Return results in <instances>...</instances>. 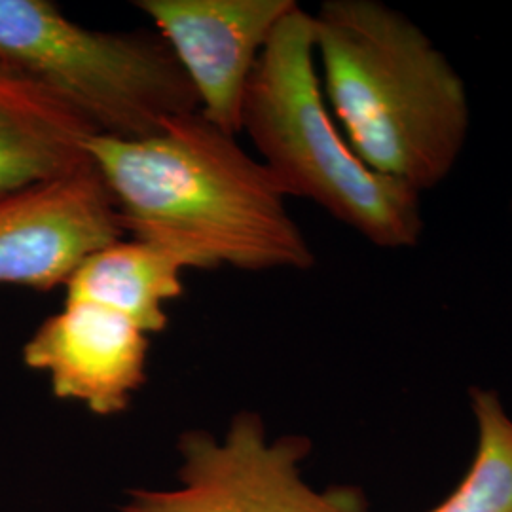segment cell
<instances>
[{"mask_svg": "<svg viewBox=\"0 0 512 512\" xmlns=\"http://www.w3.org/2000/svg\"><path fill=\"white\" fill-rule=\"evenodd\" d=\"M241 131L289 198L310 200L385 251L420 245V194L368 167L349 145L323 93L311 14L300 6L260 54Z\"/></svg>", "mask_w": 512, "mask_h": 512, "instance_id": "3", "label": "cell"}, {"mask_svg": "<svg viewBox=\"0 0 512 512\" xmlns=\"http://www.w3.org/2000/svg\"><path fill=\"white\" fill-rule=\"evenodd\" d=\"M88 154L126 236L164 249L184 270L308 272L317 262L272 171L202 112L145 139L95 135Z\"/></svg>", "mask_w": 512, "mask_h": 512, "instance_id": "1", "label": "cell"}, {"mask_svg": "<svg viewBox=\"0 0 512 512\" xmlns=\"http://www.w3.org/2000/svg\"><path fill=\"white\" fill-rule=\"evenodd\" d=\"M126 236L109 188L90 164L0 190V285L50 293L93 251Z\"/></svg>", "mask_w": 512, "mask_h": 512, "instance_id": "6", "label": "cell"}, {"mask_svg": "<svg viewBox=\"0 0 512 512\" xmlns=\"http://www.w3.org/2000/svg\"><path fill=\"white\" fill-rule=\"evenodd\" d=\"M511 215H512V198H511Z\"/></svg>", "mask_w": 512, "mask_h": 512, "instance_id": "12", "label": "cell"}, {"mask_svg": "<svg viewBox=\"0 0 512 512\" xmlns=\"http://www.w3.org/2000/svg\"><path fill=\"white\" fill-rule=\"evenodd\" d=\"M0 71L54 93L99 137L145 139L200 112L156 31L88 29L50 0H0Z\"/></svg>", "mask_w": 512, "mask_h": 512, "instance_id": "4", "label": "cell"}, {"mask_svg": "<svg viewBox=\"0 0 512 512\" xmlns=\"http://www.w3.org/2000/svg\"><path fill=\"white\" fill-rule=\"evenodd\" d=\"M175 256L141 239H116L86 256L65 283V300L116 311L147 334L169 325L167 304L184 293Z\"/></svg>", "mask_w": 512, "mask_h": 512, "instance_id": "10", "label": "cell"}, {"mask_svg": "<svg viewBox=\"0 0 512 512\" xmlns=\"http://www.w3.org/2000/svg\"><path fill=\"white\" fill-rule=\"evenodd\" d=\"M175 488H133L120 512H372L357 486L317 490L302 475L311 454L304 435L270 439L253 410H241L217 439L188 429L177 439Z\"/></svg>", "mask_w": 512, "mask_h": 512, "instance_id": "5", "label": "cell"}, {"mask_svg": "<svg viewBox=\"0 0 512 512\" xmlns=\"http://www.w3.org/2000/svg\"><path fill=\"white\" fill-rule=\"evenodd\" d=\"M476 452L458 488L431 512H512V418L501 395L471 387Z\"/></svg>", "mask_w": 512, "mask_h": 512, "instance_id": "11", "label": "cell"}, {"mask_svg": "<svg viewBox=\"0 0 512 512\" xmlns=\"http://www.w3.org/2000/svg\"><path fill=\"white\" fill-rule=\"evenodd\" d=\"M177 57L211 124L238 137L251 74L294 0H135Z\"/></svg>", "mask_w": 512, "mask_h": 512, "instance_id": "7", "label": "cell"}, {"mask_svg": "<svg viewBox=\"0 0 512 512\" xmlns=\"http://www.w3.org/2000/svg\"><path fill=\"white\" fill-rule=\"evenodd\" d=\"M311 23L325 99L357 156L420 196L444 183L473 120L454 63L382 0H325Z\"/></svg>", "mask_w": 512, "mask_h": 512, "instance_id": "2", "label": "cell"}, {"mask_svg": "<svg viewBox=\"0 0 512 512\" xmlns=\"http://www.w3.org/2000/svg\"><path fill=\"white\" fill-rule=\"evenodd\" d=\"M93 129L54 93L0 71V190L73 173L92 162Z\"/></svg>", "mask_w": 512, "mask_h": 512, "instance_id": "9", "label": "cell"}, {"mask_svg": "<svg viewBox=\"0 0 512 512\" xmlns=\"http://www.w3.org/2000/svg\"><path fill=\"white\" fill-rule=\"evenodd\" d=\"M150 334L128 317L90 302L65 300L21 349L27 368L46 374L59 401L112 418L128 412L148 382Z\"/></svg>", "mask_w": 512, "mask_h": 512, "instance_id": "8", "label": "cell"}]
</instances>
